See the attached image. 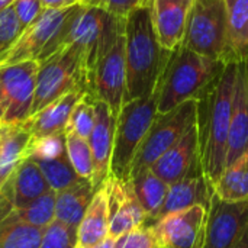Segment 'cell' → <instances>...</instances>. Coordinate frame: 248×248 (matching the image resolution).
Instances as JSON below:
<instances>
[{
	"instance_id": "603a6c76",
	"label": "cell",
	"mask_w": 248,
	"mask_h": 248,
	"mask_svg": "<svg viewBox=\"0 0 248 248\" xmlns=\"http://www.w3.org/2000/svg\"><path fill=\"white\" fill-rule=\"evenodd\" d=\"M32 134L28 121L3 126L0 137V189L15 173L20 161L26 158Z\"/></svg>"
},
{
	"instance_id": "d6986e66",
	"label": "cell",
	"mask_w": 248,
	"mask_h": 248,
	"mask_svg": "<svg viewBox=\"0 0 248 248\" xmlns=\"http://www.w3.org/2000/svg\"><path fill=\"white\" fill-rule=\"evenodd\" d=\"M248 150V86L244 62H238L230 134L227 144V166ZM225 166V167H227Z\"/></svg>"
},
{
	"instance_id": "277c9868",
	"label": "cell",
	"mask_w": 248,
	"mask_h": 248,
	"mask_svg": "<svg viewBox=\"0 0 248 248\" xmlns=\"http://www.w3.org/2000/svg\"><path fill=\"white\" fill-rule=\"evenodd\" d=\"M124 29L125 17L115 16L100 6L78 4L68 23L64 46L71 45L78 52L89 92L97 62Z\"/></svg>"
},
{
	"instance_id": "52a82bcc",
	"label": "cell",
	"mask_w": 248,
	"mask_h": 248,
	"mask_svg": "<svg viewBox=\"0 0 248 248\" xmlns=\"http://www.w3.org/2000/svg\"><path fill=\"white\" fill-rule=\"evenodd\" d=\"M180 46L228 64L225 0H193Z\"/></svg>"
},
{
	"instance_id": "44dd1931",
	"label": "cell",
	"mask_w": 248,
	"mask_h": 248,
	"mask_svg": "<svg viewBox=\"0 0 248 248\" xmlns=\"http://www.w3.org/2000/svg\"><path fill=\"white\" fill-rule=\"evenodd\" d=\"M7 185L15 211L25 208L32 201L51 190L39 166L32 158H25L20 161L15 173L9 177Z\"/></svg>"
},
{
	"instance_id": "836d02e7",
	"label": "cell",
	"mask_w": 248,
	"mask_h": 248,
	"mask_svg": "<svg viewBox=\"0 0 248 248\" xmlns=\"http://www.w3.org/2000/svg\"><path fill=\"white\" fill-rule=\"evenodd\" d=\"M67 154L65 150V135H52L45 138H31L26 158L32 160H49Z\"/></svg>"
},
{
	"instance_id": "74e56055",
	"label": "cell",
	"mask_w": 248,
	"mask_h": 248,
	"mask_svg": "<svg viewBox=\"0 0 248 248\" xmlns=\"http://www.w3.org/2000/svg\"><path fill=\"white\" fill-rule=\"evenodd\" d=\"M151 3V0H102L100 7H103L106 12L119 16V17H126V15L134 10L138 6Z\"/></svg>"
},
{
	"instance_id": "4fadbf2b",
	"label": "cell",
	"mask_w": 248,
	"mask_h": 248,
	"mask_svg": "<svg viewBox=\"0 0 248 248\" xmlns=\"http://www.w3.org/2000/svg\"><path fill=\"white\" fill-rule=\"evenodd\" d=\"M248 225V199L225 202L215 195L208 209L203 248H232Z\"/></svg>"
},
{
	"instance_id": "f6af8a7d",
	"label": "cell",
	"mask_w": 248,
	"mask_h": 248,
	"mask_svg": "<svg viewBox=\"0 0 248 248\" xmlns=\"http://www.w3.org/2000/svg\"><path fill=\"white\" fill-rule=\"evenodd\" d=\"M1 132H3V125H0V137H1Z\"/></svg>"
},
{
	"instance_id": "ab89813d",
	"label": "cell",
	"mask_w": 248,
	"mask_h": 248,
	"mask_svg": "<svg viewBox=\"0 0 248 248\" xmlns=\"http://www.w3.org/2000/svg\"><path fill=\"white\" fill-rule=\"evenodd\" d=\"M115 238H110V237H108V238H105L103 241H100V243H97L96 246H93V247H89V248H115Z\"/></svg>"
},
{
	"instance_id": "7bdbcfd3",
	"label": "cell",
	"mask_w": 248,
	"mask_h": 248,
	"mask_svg": "<svg viewBox=\"0 0 248 248\" xmlns=\"http://www.w3.org/2000/svg\"><path fill=\"white\" fill-rule=\"evenodd\" d=\"M13 1H15V0H0V12L4 10V9L9 7V6H12Z\"/></svg>"
},
{
	"instance_id": "83f0119b",
	"label": "cell",
	"mask_w": 248,
	"mask_h": 248,
	"mask_svg": "<svg viewBox=\"0 0 248 248\" xmlns=\"http://www.w3.org/2000/svg\"><path fill=\"white\" fill-rule=\"evenodd\" d=\"M214 195L225 202L248 199V150L225 167L214 186Z\"/></svg>"
},
{
	"instance_id": "6da1fadb",
	"label": "cell",
	"mask_w": 248,
	"mask_h": 248,
	"mask_svg": "<svg viewBox=\"0 0 248 248\" xmlns=\"http://www.w3.org/2000/svg\"><path fill=\"white\" fill-rule=\"evenodd\" d=\"M173 51L161 46L155 33L151 3L131 10L125 17L126 92L124 103L150 96L158 87Z\"/></svg>"
},
{
	"instance_id": "484cf974",
	"label": "cell",
	"mask_w": 248,
	"mask_h": 248,
	"mask_svg": "<svg viewBox=\"0 0 248 248\" xmlns=\"http://www.w3.org/2000/svg\"><path fill=\"white\" fill-rule=\"evenodd\" d=\"M129 180H131L134 193L147 215V221L144 227H150V224L158 214L166 199L169 185L164 183L151 169L140 171L138 174L132 176Z\"/></svg>"
},
{
	"instance_id": "8fae6325",
	"label": "cell",
	"mask_w": 248,
	"mask_h": 248,
	"mask_svg": "<svg viewBox=\"0 0 248 248\" xmlns=\"http://www.w3.org/2000/svg\"><path fill=\"white\" fill-rule=\"evenodd\" d=\"M126 92V64H125V29L118 35L112 46L97 62L89 94L94 100L105 102L110 112L118 116L124 106Z\"/></svg>"
},
{
	"instance_id": "ee69618b",
	"label": "cell",
	"mask_w": 248,
	"mask_h": 248,
	"mask_svg": "<svg viewBox=\"0 0 248 248\" xmlns=\"http://www.w3.org/2000/svg\"><path fill=\"white\" fill-rule=\"evenodd\" d=\"M244 65H246V76H247V86H248V60L244 61Z\"/></svg>"
},
{
	"instance_id": "e0dca14e",
	"label": "cell",
	"mask_w": 248,
	"mask_h": 248,
	"mask_svg": "<svg viewBox=\"0 0 248 248\" xmlns=\"http://www.w3.org/2000/svg\"><path fill=\"white\" fill-rule=\"evenodd\" d=\"M201 131L199 119L193 124L185 135L167 151L164 153L151 167V170L169 186L182 180L193 164L201 158Z\"/></svg>"
},
{
	"instance_id": "f35d334b",
	"label": "cell",
	"mask_w": 248,
	"mask_h": 248,
	"mask_svg": "<svg viewBox=\"0 0 248 248\" xmlns=\"http://www.w3.org/2000/svg\"><path fill=\"white\" fill-rule=\"evenodd\" d=\"M44 9H67L80 4V0H41Z\"/></svg>"
},
{
	"instance_id": "5b68a950",
	"label": "cell",
	"mask_w": 248,
	"mask_h": 248,
	"mask_svg": "<svg viewBox=\"0 0 248 248\" xmlns=\"http://www.w3.org/2000/svg\"><path fill=\"white\" fill-rule=\"evenodd\" d=\"M157 105L158 87L150 96L124 103L116 116L109 176L125 182L129 180L135 154L157 116Z\"/></svg>"
},
{
	"instance_id": "d590c367",
	"label": "cell",
	"mask_w": 248,
	"mask_h": 248,
	"mask_svg": "<svg viewBox=\"0 0 248 248\" xmlns=\"http://www.w3.org/2000/svg\"><path fill=\"white\" fill-rule=\"evenodd\" d=\"M155 238L150 227H140L116 238L115 248H155Z\"/></svg>"
},
{
	"instance_id": "d4e9b609",
	"label": "cell",
	"mask_w": 248,
	"mask_h": 248,
	"mask_svg": "<svg viewBox=\"0 0 248 248\" xmlns=\"http://www.w3.org/2000/svg\"><path fill=\"white\" fill-rule=\"evenodd\" d=\"M228 64L248 60V0H225Z\"/></svg>"
},
{
	"instance_id": "60d3db41",
	"label": "cell",
	"mask_w": 248,
	"mask_h": 248,
	"mask_svg": "<svg viewBox=\"0 0 248 248\" xmlns=\"http://www.w3.org/2000/svg\"><path fill=\"white\" fill-rule=\"evenodd\" d=\"M232 248H248V225L246 231L243 232V235L240 237V240L237 241V244Z\"/></svg>"
},
{
	"instance_id": "f1b7e54d",
	"label": "cell",
	"mask_w": 248,
	"mask_h": 248,
	"mask_svg": "<svg viewBox=\"0 0 248 248\" xmlns=\"http://www.w3.org/2000/svg\"><path fill=\"white\" fill-rule=\"evenodd\" d=\"M33 161H36L49 189L55 193L70 187L80 179L77 173L74 171L67 154H62L57 158L33 160Z\"/></svg>"
},
{
	"instance_id": "5bb4252c",
	"label": "cell",
	"mask_w": 248,
	"mask_h": 248,
	"mask_svg": "<svg viewBox=\"0 0 248 248\" xmlns=\"http://www.w3.org/2000/svg\"><path fill=\"white\" fill-rule=\"evenodd\" d=\"M103 186L108 195L109 237L116 240L132 230L144 227L147 215L134 193L131 180L125 182L108 176Z\"/></svg>"
},
{
	"instance_id": "8d00e7d4",
	"label": "cell",
	"mask_w": 248,
	"mask_h": 248,
	"mask_svg": "<svg viewBox=\"0 0 248 248\" xmlns=\"http://www.w3.org/2000/svg\"><path fill=\"white\" fill-rule=\"evenodd\" d=\"M12 9L23 28H28L44 10L41 0H15Z\"/></svg>"
},
{
	"instance_id": "ffe728a7",
	"label": "cell",
	"mask_w": 248,
	"mask_h": 248,
	"mask_svg": "<svg viewBox=\"0 0 248 248\" xmlns=\"http://www.w3.org/2000/svg\"><path fill=\"white\" fill-rule=\"evenodd\" d=\"M84 94L86 92L83 89H73L31 116L28 119V125L31 128L32 138H45L64 134L74 106Z\"/></svg>"
},
{
	"instance_id": "cb8c5ba5",
	"label": "cell",
	"mask_w": 248,
	"mask_h": 248,
	"mask_svg": "<svg viewBox=\"0 0 248 248\" xmlns=\"http://www.w3.org/2000/svg\"><path fill=\"white\" fill-rule=\"evenodd\" d=\"M94 187L90 180L78 179L70 187L55 193V219L77 228L81 222L92 199Z\"/></svg>"
},
{
	"instance_id": "3957f363",
	"label": "cell",
	"mask_w": 248,
	"mask_h": 248,
	"mask_svg": "<svg viewBox=\"0 0 248 248\" xmlns=\"http://www.w3.org/2000/svg\"><path fill=\"white\" fill-rule=\"evenodd\" d=\"M224 62L185 46L173 51L158 83L157 113H167L190 99H201L215 83Z\"/></svg>"
},
{
	"instance_id": "ba28073f",
	"label": "cell",
	"mask_w": 248,
	"mask_h": 248,
	"mask_svg": "<svg viewBox=\"0 0 248 248\" xmlns=\"http://www.w3.org/2000/svg\"><path fill=\"white\" fill-rule=\"evenodd\" d=\"M73 89H83L86 94L89 93L78 52L67 45L38 62L31 116Z\"/></svg>"
},
{
	"instance_id": "4316f807",
	"label": "cell",
	"mask_w": 248,
	"mask_h": 248,
	"mask_svg": "<svg viewBox=\"0 0 248 248\" xmlns=\"http://www.w3.org/2000/svg\"><path fill=\"white\" fill-rule=\"evenodd\" d=\"M44 230L25 222L15 209L0 217V248H38Z\"/></svg>"
},
{
	"instance_id": "ac0fdd59",
	"label": "cell",
	"mask_w": 248,
	"mask_h": 248,
	"mask_svg": "<svg viewBox=\"0 0 248 248\" xmlns=\"http://www.w3.org/2000/svg\"><path fill=\"white\" fill-rule=\"evenodd\" d=\"M192 3L193 0H151L155 33L164 49L176 51L180 46Z\"/></svg>"
},
{
	"instance_id": "bcb514c9",
	"label": "cell",
	"mask_w": 248,
	"mask_h": 248,
	"mask_svg": "<svg viewBox=\"0 0 248 248\" xmlns=\"http://www.w3.org/2000/svg\"><path fill=\"white\" fill-rule=\"evenodd\" d=\"M155 248H160V247H155Z\"/></svg>"
},
{
	"instance_id": "7402d4cb",
	"label": "cell",
	"mask_w": 248,
	"mask_h": 248,
	"mask_svg": "<svg viewBox=\"0 0 248 248\" xmlns=\"http://www.w3.org/2000/svg\"><path fill=\"white\" fill-rule=\"evenodd\" d=\"M109 237V214L108 195L102 185L93 195V199L77 227L76 248H89L96 246Z\"/></svg>"
},
{
	"instance_id": "9c48e42d",
	"label": "cell",
	"mask_w": 248,
	"mask_h": 248,
	"mask_svg": "<svg viewBox=\"0 0 248 248\" xmlns=\"http://www.w3.org/2000/svg\"><path fill=\"white\" fill-rule=\"evenodd\" d=\"M199 119V99H190L167 113H157L151 128L141 142L131 166L129 179L153 164L167 153L185 132Z\"/></svg>"
},
{
	"instance_id": "2e32d148",
	"label": "cell",
	"mask_w": 248,
	"mask_h": 248,
	"mask_svg": "<svg viewBox=\"0 0 248 248\" xmlns=\"http://www.w3.org/2000/svg\"><path fill=\"white\" fill-rule=\"evenodd\" d=\"M116 116L110 112L105 102L94 100V125L87 138L93 157V179L92 185L97 190L110 173V158L113 148V135Z\"/></svg>"
},
{
	"instance_id": "b9f144b4",
	"label": "cell",
	"mask_w": 248,
	"mask_h": 248,
	"mask_svg": "<svg viewBox=\"0 0 248 248\" xmlns=\"http://www.w3.org/2000/svg\"><path fill=\"white\" fill-rule=\"evenodd\" d=\"M102 0H80V4L84 6H100Z\"/></svg>"
},
{
	"instance_id": "f546056e",
	"label": "cell",
	"mask_w": 248,
	"mask_h": 248,
	"mask_svg": "<svg viewBox=\"0 0 248 248\" xmlns=\"http://www.w3.org/2000/svg\"><path fill=\"white\" fill-rule=\"evenodd\" d=\"M16 214L29 225L45 230L55 219V192L44 193L25 208L16 209Z\"/></svg>"
},
{
	"instance_id": "d6a6232c",
	"label": "cell",
	"mask_w": 248,
	"mask_h": 248,
	"mask_svg": "<svg viewBox=\"0 0 248 248\" xmlns=\"http://www.w3.org/2000/svg\"><path fill=\"white\" fill-rule=\"evenodd\" d=\"M77 228L68 227L58 219H54L42 234L38 248H76Z\"/></svg>"
},
{
	"instance_id": "1f68e13d",
	"label": "cell",
	"mask_w": 248,
	"mask_h": 248,
	"mask_svg": "<svg viewBox=\"0 0 248 248\" xmlns=\"http://www.w3.org/2000/svg\"><path fill=\"white\" fill-rule=\"evenodd\" d=\"M93 125H94V99L90 94H84L74 106L64 134L71 132L80 138L87 140L92 134Z\"/></svg>"
},
{
	"instance_id": "4dcf8cb0",
	"label": "cell",
	"mask_w": 248,
	"mask_h": 248,
	"mask_svg": "<svg viewBox=\"0 0 248 248\" xmlns=\"http://www.w3.org/2000/svg\"><path fill=\"white\" fill-rule=\"evenodd\" d=\"M65 150L68 160L80 179H93V157L89 147V141L77 137L76 134L65 132Z\"/></svg>"
},
{
	"instance_id": "9a60e30c",
	"label": "cell",
	"mask_w": 248,
	"mask_h": 248,
	"mask_svg": "<svg viewBox=\"0 0 248 248\" xmlns=\"http://www.w3.org/2000/svg\"><path fill=\"white\" fill-rule=\"evenodd\" d=\"M212 196H214V186L209 183L208 177L205 176L199 158L182 180L169 186L166 199L158 214L150 224V227L170 214L189 209L195 205H203L209 209Z\"/></svg>"
},
{
	"instance_id": "7a4b0ae2",
	"label": "cell",
	"mask_w": 248,
	"mask_h": 248,
	"mask_svg": "<svg viewBox=\"0 0 248 248\" xmlns=\"http://www.w3.org/2000/svg\"><path fill=\"white\" fill-rule=\"evenodd\" d=\"M238 62L225 64L212 87L199 99V157L203 173L215 186L227 166V144Z\"/></svg>"
},
{
	"instance_id": "8992f818",
	"label": "cell",
	"mask_w": 248,
	"mask_h": 248,
	"mask_svg": "<svg viewBox=\"0 0 248 248\" xmlns=\"http://www.w3.org/2000/svg\"><path fill=\"white\" fill-rule=\"evenodd\" d=\"M78 4L67 9H44L42 13L23 29L0 61V67L25 61H42L64 46L67 28Z\"/></svg>"
},
{
	"instance_id": "e575fe53",
	"label": "cell",
	"mask_w": 248,
	"mask_h": 248,
	"mask_svg": "<svg viewBox=\"0 0 248 248\" xmlns=\"http://www.w3.org/2000/svg\"><path fill=\"white\" fill-rule=\"evenodd\" d=\"M23 25L16 17L12 6L0 12V61L23 32Z\"/></svg>"
},
{
	"instance_id": "7c38bea8",
	"label": "cell",
	"mask_w": 248,
	"mask_h": 248,
	"mask_svg": "<svg viewBox=\"0 0 248 248\" xmlns=\"http://www.w3.org/2000/svg\"><path fill=\"white\" fill-rule=\"evenodd\" d=\"M208 222V208L195 205L170 214L154 225L151 231L160 248H203Z\"/></svg>"
},
{
	"instance_id": "30bf717a",
	"label": "cell",
	"mask_w": 248,
	"mask_h": 248,
	"mask_svg": "<svg viewBox=\"0 0 248 248\" xmlns=\"http://www.w3.org/2000/svg\"><path fill=\"white\" fill-rule=\"evenodd\" d=\"M36 71V61L0 67V125L9 126L29 119Z\"/></svg>"
}]
</instances>
